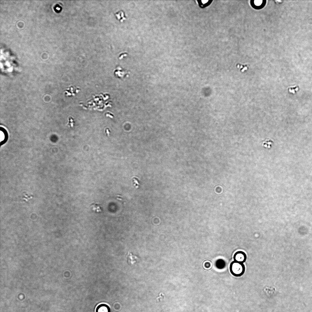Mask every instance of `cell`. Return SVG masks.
<instances>
[{"label":"cell","mask_w":312,"mask_h":312,"mask_svg":"<svg viewBox=\"0 0 312 312\" xmlns=\"http://www.w3.org/2000/svg\"><path fill=\"white\" fill-rule=\"evenodd\" d=\"M229 270L231 274L233 276L240 277L244 273L245 267L243 263L234 261L230 264Z\"/></svg>","instance_id":"obj_1"},{"label":"cell","mask_w":312,"mask_h":312,"mask_svg":"<svg viewBox=\"0 0 312 312\" xmlns=\"http://www.w3.org/2000/svg\"><path fill=\"white\" fill-rule=\"evenodd\" d=\"M247 257L246 253L242 251L236 252L233 255V258L234 261L243 263L246 259Z\"/></svg>","instance_id":"obj_2"},{"label":"cell","mask_w":312,"mask_h":312,"mask_svg":"<svg viewBox=\"0 0 312 312\" xmlns=\"http://www.w3.org/2000/svg\"><path fill=\"white\" fill-rule=\"evenodd\" d=\"M110 309L109 306L104 303L98 305L96 307L95 312H110Z\"/></svg>","instance_id":"obj_3"},{"label":"cell","mask_w":312,"mask_h":312,"mask_svg":"<svg viewBox=\"0 0 312 312\" xmlns=\"http://www.w3.org/2000/svg\"><path fill=\"white\" fill-rule=\"evenodd\" d=\"M115 15L117 19L121 22H123L126 19L125 13L122 10H120L115 13Z\"/></svg>","instance_id":"obj_4"},{"label":"cell","mask_w":312,"mask_h":312,"mask_svg":"<svg viewBox=\"0 0 312 312\" xmlns=\"http://www.w3.org/2000/svg\"><path fill=\"white\" fill-rule=\"evenodd\" d=\"M128 256L129 262L132 264L136 263L139 259L137 256L133 255L131 253L128 254Z\"/></svg>","instance_id":"obj_5"},{"label":"cell","mask_w":312,"mask_h":312,"mask_svg":"<svg viewBox=\"0 0 312 312\" xmlns=\"http://www.w3.org/2000/svg\"><path fill=\"white\" fill-rule=\"evenodd\" d=\"M92 210L97 213H100L102 211V209L100 206L96 203H93L91 205Z\"/></svg>","instance_id":"obj_6"},{"label":"cell","mask_w":312,"mask_h":312,"mask_svg":"<svg viewBox=\"0 0 312 312\" xmlns=\"http://www.w3.org/2000/svg\"><path fill=\"white\" fill-rule=\"evenodd\" d=\"M216 266L218 268H223L225 266V262L222 259H219L216 261Z\"/></svg>","instance_id":"obj_7"},{"label":"cell","mask_w":312,"mask_h":312,"mask_svg":"<svg viewBox=\"0 0 312 312\" xmlns=\"http://www.w3.org/2000/svg\"><path fill=\"white\" fill-rule=\"evenodd\" d=\"M299 89V87L294 86L290 87L288 89L289 92L292 94H295L296 91H298Z\"/></svg>","instance_id":"obj_8"},{"label":"cell","mask_w":312,"mask_h":312,"mask_svg":"<svg viewBox=\"0 0 312 312\" xmlns=\"http://www.w3.org/2000/svg\"><path fill=\"white\" fill-rule=\"evenodd\" d=\"M164 297L165 295L163 294L162 293H160L159 295V296L157 298V301L158 302L162 300L164 298Z\"/></svg>","instance_id":"obj_9"},{"label":"cell","mask_w":312,"mask_h":312,"mask_svg":"<svg viewBox=\"0 0 312 312\" xmlns=\"http://www.w3.org/2000/svg\"><path fill=\"white\" fill-rule=\"evenodd\" d=\"M262 2V0H255L254 1V3L256 6H259L261 5Z\"/></svg>","instance_id":"obj_10"},{"label":"cell","mask_w":312,"mask_h":312,"mask_svg":"<svg viewBox=\"0 0 312 312\" xmlns=\"http://www.w3.org/2000/svg\"><path fill=\"white\" fill-rule=\"evenodd\" d=\"M5 138V135L3 132L1 131L0 132V140L1 142L3 141L4 140Z\"/></svg>","instance_id":"obj_11"},{"label":"cell","mask_w":312,"mask_h":312,"mask_svg":"<svg viewBox=\"0 0 312 312\" xmlns=\"http://www.w3.org/2000/svg\"><path fill=\"white\" fill-rule=\"evenodd\" d=\"M274 2L276 4L280 5L282 3L283 1L280 0H275L274 1Z\"/></svg>","instance_id":"obj_12"},{"label":"cell","mask_w":312,"mask_h":312,"mask_svg":"<svg viewBox=\"0 0 312 312\" xmlns=\"http://www.w3.org/2000/svg\"><path fill=\"white\" fill-rule=\"evenodd\" d=\"M126 53H123L122 54L120 55V56H119V59H122L124 56H126Z\"/></svg>","instance_id":"obj_13"},{"label":"cell","mask_w":312,"mask_h":312,"mask_svg":"<svg viewBox=\"0 0 312 312\" xmlns=\"http://www.w3.org/2000/svg\"><path fill=\"white\" fill-rule=\"evenodd\" d=\"M201 1L203 4H205L208 1V0H201Z\"/></svg>","instance_id":"obj_14"}]
</instances>
